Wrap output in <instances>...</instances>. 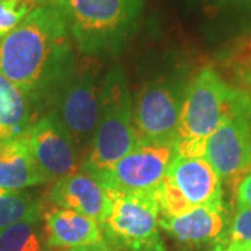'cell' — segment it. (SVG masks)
Wrapping results in <instances>:
<instances>
[{"mask_svg":"<svg viewBox=\"0 0 251 251\" xmlns=\"http://www.w3.org/2000/svg\"><path fill=\"white\" fill-rule=\"evenodd\" d=\"M42 0H0V41L17 28Z\"/></svg>","mask_w":251,"mask_h":251,"instance_id":"d6986e66","label":"cell"},{"mask_svg":"<svg viewBox=\"0 0 251 251\" xmlns=\"http://www.w3.org/2000/svg\"><path fill=\"white\" fill-rule=\"evenodd\" d=\"M44 232L46 246L57 251L84 250L106 243L97 221L56 206L44 214Z\"/></svg>","mask_w":251,"mask_h":251,"instance_id":"5bb4252c","label":"cell"},{"mask_svg":"<svg viewBox=\"0 0 251 251\" xmlns=\"http://www.w3.org/2000/svg\"><path fill=\"white\" fill-rule=\"evenodd\" d=\"M106 242V240H105ZM69 251H113L108 246V243L102 244V246H98V247H92V249H84V250H69Z\"/></svg>","mask_w":251,"mask_h":251,"instance_id":"603a6c76","label":"cell"},{"mask_svg":"<svg viewBox=\"0 0 251 251\" xmlns=\"http://www.w3.org/2000/svg\"><path fill=\"white\" fill-rule=\"evenodd\" d=\"M72 44L57 6L41 3L0 41V73L32 102H49L75 64Z\"/></svg>","mask_w":251,"mask_h":251,"instance_id":"6da1fadb","label":"cell"},{"mask_svg":"<svg viewBox=\"0 0 251 251\" xmlns=\"http://www.w3.org/2000/svg\"><path fill=\"white\" fill-rule=\"evenodd\" d=\"M214 4L216 6H243V4H247L251 3V0H211Z\"/></svg>","mask_w":251,"mask_h":251,"instance_id":"7402d4cb","label":"cell"},{"mask_svg":"<svg viewBox=\"0 0 251 251\" xmlns=\"http://www.w3.org/2000/svg\"><path fill=\"white\" fill-rule=\"evenodd\" d=\"M102 81L94 67L74 64L50 97V105L78 150L91 147L100 115Z\"/></svg>","mask_w":251,"mask_h":251,"instance_id":"52a82bcc","label":"cell"},{"mask_svg":"<svg viewBox=\"0 0 251 251\" xmlns=\"http://www.w3.org/2000/svg\"><path fill=\"white\" fill-rule=\"evenodd\" d=\"M186 82L177 77L150 81L137 95L133 126L138 143L176 141Z\"/></svg>","mask_w":251,"mask_h":251,"instance_id":"30bf717a","label":"cell"},{"mask_svg":"<svg viewBox=\"0 0 251 251\" xmlns=\"http://www.w3.org/2000/svg\"><path fill=\"white\" fill-rule=\"evenodd\" d=\"M237 246H251V208H239L227 226L224 242Z\"/></svg>","mask_w":251,"mask_h":251,"instance_id":"ffe728a7","label":"cell"},{"mask_svg":"<svg viewBox=\"0 0 251 251\" xmlns=\"http://www.w3.org/2000/svg\"><path fill=\"white\" fill-rule=\"evenodd\" d=\"M39 219H25L0 232V251H41Z\"/></svg>","mask_w":251,"mask_h":251,"instance_id":"ac0fdd59","label":"cell"},{"mask_svg":"<svg viewBox=\"0 0 251 251\" xmlns=\"http://www.w3.org/2000/svg\"><path fill=\"white\" fill-rule=\"evenodd\" d=\"M31 120L25 94L0 73V144L27 134Z\"/></svg>","mask_w":251,"mask_h":251,"instance_id":"2e32d148","label":"cell"},{"mask_svg":"<svg viewBox=\"0 0 251 251\" xmlns=\"http://www.w3.org/2000/svg\"><path fill=\"white\" fill-rule=\"evenodd\" d=\"M227 226V211L225 206H198L180 216H161L159 219V227L187 249L214 247L224 242Z\"/></svg>","mask_w":251,"mask_h":251,"instance_id":"4fadbf2b","label":"cell"},{"mask_svg":"<svg viewBox=\"0 0 251 251\" xmlns=\"http://www.w3.org/2000/svg\"><path fill=\"white\" fill-rule=\"evenodd\" d=\"M27 140L45 183H54L80 171V150L53 110L31 125Z\"/></svg>","mask_w":251,"mask_h":251,"instance_id":"8fae6325","label":"cell"},{"mask_svg":"<svg viewBox=\"0 0 251 251\" xmlns=\"http://www.w3.org/2000/svg\"><path fill=\"white\" fill-rule=\"evenodd\" d=\"M204 158L222 183H232L251 169V92L237 88L230 110L205 143Z\"/></svg>","mask_w":251,"mask_h":251,"instance_id":"ba28073f","label":"cell"},{"mask_svg":"<svg viewBox=\"0 0 251 251\" xmlns=\"http://www.w3.org/2000/svg\"><path fill=\"white\" fill-rule=\"evenodd\" d=\"M41 211V202L23 190H0V232L25 219H39Z\"/></svg>","mask_w":251,"mask_h":251,"instance_id":"e0dca14e","label":"cell"},{"mask_svg":"<svg viewBox=\"0 0 251 251\" xmlns=\"http://www.w3.org/2000/svg\"><path fill=\"white\" fill-rule=\"evenodd\" d=\"M158 202L163 218L180 216L198 206L222 208V180L205 158L176 155L158 190Z\"/></svg>","mask_w":251,"mask_h":251,"instance_id":"8992f818","label":"cell"},{"mask_svg":"<svg viewBox=\"0 0 251 251\" xmlns=\"http://www.w3.org/2000/svg\"><path fill=\"white\" fill-rule=\"evenodd\" d=\"M45 184L36 168L27 134L0 144V190L21 191Z\"/></svg>","mask_w":251,"mask_h":251,"instance_id":"9a60e30c","label":"cell"},{"mask_svg":"<svg viewBox=\"0 0 251 251\" xmlns=\"http://www.w3.org/2000/svg\"><path fill=\"white\" fill-rule=\"evenodd\" d=\"M211 251H212V250H211Z\"/></svg>","mask_w":251,"mask_h":251,"instance_id":"cb8c5ba5","label":"cell"},{"mask_svg":"<svg viewBox=\"0 0 251 251\" xmlns=\"http://www.w3.org/2000/svg\"><path fill=\"white\" fill-rule=\"evenodd\" d=\"M176 155V141H143L95 177L109 194L156 193Z\"/></svg>","mask_w":251,"mask_h":251,"instance_id":"9c48e42d","label":"cell"},{"mask_svg":"<svg viewBox=\"0 0 251 251\" xmlns=\"http://www.w3.org/2000/svg\"><path fill=\"white\" fill-rule=\"evenodd\" d=\"M48 200L56 208L75 211L99 225L103 224L112 209V198L108 190L95 176L81 169L54 181Z\"/></svg>","mask_w":251,"mask_h":251,"instance_id":"7c38bea8","label":"cell"},{"mask_svg":"<svg viewBox=\"0 0 251 251\" xmlns=\"http://www.w3.org/2000/svg\"><path fill=\"white\" fill-rule=\"evenodd\" d=\"M236 205H237V209L239 208H251V169L237 183Z\"/></svg>","mask_w":251,"mask_h":251,"instance_id":"44dd1931","label":"cell"},{"mask_svg":"<svg viewBox=\"0 0 251 251\" xmlns=\"http://www.w3.org/2000/svg\"><path fill=\"white\" fill-rule=\"evenodd\" d=\"M81 53L106 57L122 52L143 16L144 0H52Z\"/></svg>","mask_w":251,"mask_h":251,"instance_id":"7a4b0ae2","label":"cell"},{"mask_svg":"<svg viewBox=\"0 0 251 251\" xmlns=\"http://www.w3.org/2000/svg\"><path fill=\"white\" fill-rule=\"evenodd\" d=\"M134 100L120 67H112L102 80L100 115L81 171L92 176L108 171L138 144L133 126Z\"/></svg>","mask_w":251,"mask_h":251,"instance_id":"3957f363","label":"cell"},{"mask_svg":"<svg viewBox=\"0 0 251 251\" xmlns=\"http://www.w3.org/2000/svg\"><path fill=\"white\" fill-rule=\"evenodd\" d=\"M237 88L214 66H205L188 81L177 131V155L202 156L208 137L227 116Z\"/></svg>","mask_w":251,"mask_h":251,"instance_id":"277c9868","label":"cell"},{"mask_svg":"<svg viewBox=\"0 0 251 251\" xmlns=\"http://www.w3.org/2000/svg\"><path fill=\"white\" fill-rule=\"evenodd\" d=\"M112 209L100 225L113 251H166L159 232L156 193L110 194Z\"/></svg>","mask_w":251,"mask_h":251,"instance_id":"5b68a950","label":"cell"}]
</instances>
